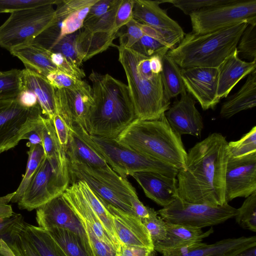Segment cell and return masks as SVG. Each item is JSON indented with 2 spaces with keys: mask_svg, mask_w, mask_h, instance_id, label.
Listing matches in <instances>:
<instances>
[{
  "mask_svg": "<svg viewBox=\"0 0 256 256\" xmlns=\"http://www.w3.org/2000/svg\"><path fill=\"white\" fill-rule=\"evenodd\" d=\"M229 156L228 142L221 134L212 133L196 144L187 152L184 166L176 176L178 198L192 204H226L225 176Z\"/></svg>",
  "mask_w": 256,
  "mask_h": 256,
  "instance_id": "1",
  "label": "cell"
},
{
  "mask_svg": "<svg viewBox=\"0 0 256 256\" xmlns=\"http://www.w3.org/2000/svg\"><path fill=\"white\" fill-rule=\"evenodd\" d=\"M88 78L94 104L86 132L91 136L116 140L136 118L128 86L109 74L93 70Z\"/></svg>",
  "mask_w": 256,
  "mask_h": 256,
  "instance_id": "2",
  "label": "cell"
},
{
  "mask_svg": "<svg viewBox=\"0 0 256 256\" xmlns=\"http://www.w3.org/2000/svg\"><path fill=\"white\" fill-rule=\"evenodd\" d=\"M116 140L127 148L178 170L184 166L187 152L181 136L172 130L164 114L156 120L135 119Z\"/></svg>",
  "mask_w": 256,
  "mask_h": 256,
  "instance_id": "3",
  "label": "cell"
},
{
  "mask_svg": "<svg viewBox=\"0 0 256 256\" xmlns=\"http://www.w3.org/2000/svg\"><path fill=\"white\" fill-rule=\"evenodd\" d=\"M118 48V61L126 75L136 118L142 120L160 118L170 105L160 74L152 72L149 57L122 46H119Z\"/></svg>",
  "mask_w": 256,
  "mask_h": 256,
  "instance_id": "4",
  "label": "cell"
},
{
  "mask_svg": "<svg viewBox=\"0 0 256 256\" xmlns=\"http://www.w3.org/2000/svg\"><path fill=\"white\" fill-rule=\"evenodd\" d=\"M248 24L242 22L202 34L192 32L186 34L166 54L181 69L197 66L218 68L236 50Z\"/></svg>",
  "mask_w": 256,
  "mask_h": 256,
  "instance_id": "5",
  "label": "cell"
},
{
  "mask_svg": "<svg viewBox=\"0 0 256 256\" xmlns=\"http://www.w3.org/2000/svg\"><path fill=\"white\" fill-rule=\"evenodd\" d=\"M70 128L94 149L114 172L123 178L142 172H157L170 178L176 177L178 169L127 148L119 144L116 140L90 135L76 124H72Z\"/></svg>",
  "mask_w": 256,
  "mask_h": 256,
  "instance_id": "6",
  "label": "cell"
},
{
  "mask_svg": "<svg viewBox=\"0 0 256 256\" xmlns=\"http://www.w3.org/2000/svg\"><path fill=\"white\" fill-rule=\"evenodd\" d=\"M68 166L70 184L84 180L106 203L135 216L130 199L138 195L126 178L113 170L108 171L85 164L68 162Z\"/></svg>",
  "mask_w": 256,
  "mask_h": 256,
  "instance_id": "7",
  "label": "cell"
},
{
  "mask_svg": "<svg viewBox=\"0 0 256 256\" xmlns=\"http://www.w3.org/2000/svg\"><path fill=\"white\" fill-rule=\"evenodd\" d=\"M57 24L52 4L12 12L0 26V47L10 52L16 46L30 42Z\"/></svg>",
  "mask_w": 256,
  "mask_h": 256,
  "instance_id": "8",
  "label": "cell"
},
{
  "mask_svg": "<svg viewBox=\"0 0 256 256\" xmlns=\"http://www.w3.org/2000/svg\"><path fill=\"white\" fill-rule=\"evenodd\" d=\"M68 164H61L44 157L18 202L19 208L32 211L62 195L70 185Z\"/></svg>",
  "mask_w": 256,
  "mask_h": 256,
  "instance_id": "9",
  "label": "cell"
},
{
  "mask_svg": "<svg viewBox=\"0 0 256 256\" xmlns=\"http://www.w3.org/2000/svg\"><path fill=\"white\" fill-rule=\"evenodd\" d=\"M189 16L192 32L196 34L212 32L242 22L256 24V0H236Z\"/></svg>",
  "mask_w": 256,
  "mask_h": 256,
  "instance_id": "10",
  "label": "cell"
},
{
  "mask_svg": "<svg viewBox=\"0 0 256 256\" xmlns=\"http://www.w3.org/2000/svg\"><path fill=\"white\" fill-rule=\"evenodd\" d=\"M165 222L202 228L218 225L234 218L237 209L228 203L222 206L184 202L178 198L157 211Z\"/></svg>",
  "mask_w": 256,
  "mask_h": 256,
  "instance_id": "11",
  "label": "cell"
},
{
  "mask_svg": "<svg viewBox=\"0 0 256 256\" xmlns=\"http://www.w3.org/2000/svg\"><path fill=\"white\" fill-rule=\"evenodd\" d=\"M38 104L32 108L22 106L16 98L0 100V154L16 146L24 135L40 121Z\"/></svg>",
  "mask_w": 256,
  "mask_h": 256,
  "instance_id": "12",
  "label": "cell"
},
{
  "mask_svg": "<svg viewBox=\"0 0 256 256\" xmlns=\"http://www.w3.org/2000/svg\"><path fill=\"white\" fill-rule=\"evenodd\" d=\"M256 192V152L240 157L229 156L225 176V198L227 203L247 198Z\"/></svg>",
  "mask_w": 256,
  "mask_h": 256,
  "instance_id": "13",
  "label": "cell"
},
{
  "mask_svg": "<svg viewBox=\"0 0 256 256\" xmlns=\"http://www.w3.org/2000/svg\"><path fill=\"white\" fill-rule=\"evenodd\" d=\"M55 102L56 114L70 128L76 124L86 132L88 118L94 104L92 88L87 82L75 89H55Z\"/></svg>",
  "mask_w": 256,
  "mask_h": 256,
  "instance_id": "14",
  "label": "cell"
},
{
  "mask_svg": "<svg viewBox=\"0 0 256 256\" xmlns=\"http://www.w3.org/2000/svg\"><path fill=\"white\" fill-rule=\"evenodd\" d=\"M181 75L186 92L198 101L204 110L213 108L218 103V68L197 66L183 68L181 69Z\"/></svg>",
  "mask_w": 256,
  "mask_h": 256,
  "instance_id": "15",
  "label": "cell"
},
{
  "mask_svg": "<svg viewBox=\"0 0 256 256\" xmlns=\"http://www.w3.org/2000/svg\"><path fill=\"white\" fill-rule=\"evenodd\" d=\"M36 220L38 226L45 230L55 226L68 230L79 236L90 246L80 219L62 194L38 208Z\"/></svg>",
  "mask_w": 256,
  "mask_h": 256,
  "instance_id": "16",
  "label": "cell"
},
{
  "mask_svg": "<svg viewBox=\"0 0 256 256\" xmlns=\"http://www.w3.org/2000/svg\"><path fill=\"white\" fill-rule=\"evenodd\" d=\"M194 98L188 92L180 94L164 113L172 130L179 135L200 136L204 128L202 116L196 108Z\"/></svg>",
  "mask_w": 256,
  "mask_h": 256,
  "instance_id": "17",
  "label": "cell"
},
{
  "mask_svg": "<svg viewBox=\"0 0 256 256\" xmlns=\"http://www.w3.org/2000/svg\"><path fill=\"white\" fill-rule=\"evenodd\" d=\"M106 204L112 216L115 233L120 244L154 250L150 234L140 218Z\"/></svg>",
  "mask_w": 256,
  "mask_h": 256,
  "instance_id": "18",
  "label": "cell"
},
{
  "mask_svg": "<svg viewBox=\"0 0 256 256\" xmlns=\"http://www.w3.org/2000/svg\"><path fill=\"white\" fill-rule=\"evenodd\" d=\"M62 195L79 218L90 227L96 236L116 251L120 242L106 230L82 192L77 182L71 183Z\"/></svg>",
  "mask_w": 256,
  "mask_h": 256,
  "instance_id": "19",
  "label": "cell"
},
{
  "mask_svg": "<svg viewBox=\"0 0 256 256\" xmlns=\"http://www.w3.org/2000/svg\"><path fill=\"white\" fill-rule=\"evenodd\" d=\"M146 196L163 208L178 198V180L159 173L142 172L131 175Z\"/></svg>",
  "mask_w": 256,
  "mask_h": 256,
  "instance_id": "20",
  "label": "cell"
},
{
  "mask_svg": "<svg viewBox=\"0 0 256 256\" xmlns=\"http://www.w3.org/2000/svg\"><path fill=\"white\" fill-rule=\"evenodd\" d=\"M166 236L164 240L154 244V251L164 254L176 248L202 242L214 232L212 228L204 232L202 228L188 225L166 222Z\"/></svg>",
  "mask_w": 256,
  "mask_h": 256,
  "instance_id": "21",
  "label": "cell"
},
{
  "mask_svg": "<svg viewBox=\"0 0 256 256\" xmlns=\"http://www.w3.org/2000/svg\"><path fill=\"white\" fill-rule=\"evenodd\" d=\"M256 60L245 62L238 56L236 50L218 68V96L220 100L228 96L236 84L256 70Z\"/></svg>",
  "mask_w": 256,
  "mask_h": 256,
  "instance_id": "22",
  "label": "cell"
},
{
  "mask_svg": "<svg viewBox=\"0 0 256 256\" xmlns=\"http://www.w3.org/2000/svg\"><path fill=\"white\" fill-rule=\"evenodd\" d=\"M22 90H29L36 96L42 113L52 120L56 114L55 88L46 77L26 68L22 70Z\"/></svg>",
  "mask_w": 256,
  "mask_h": 256,
  "instance_id": "23",
  "label": "cell"
},
{
  "mask_svg": "<svg viewBox=\"0 0 256 256\" xmlns=\"http://www.w3.org/2000/svg\"><path fill=\"white\" fill-rule=\"evenodd\" d=\"M161 0H134L132 18L136 20L156 28L184 32L177 22L171 18L160 6Z\"/></svg>",
  "mask_w": 256,
  "mask_h": 256,
  "instance_id": "24",
  "label": "cell"
},
{
  "mask_svg": "<svg viewBox=\"0 0 256 256\" xmlns=\"http://www.w3.org/2000/svg\"><path fill=\"white\" fill-rule=\"evenodd\" d=\"M256 246V236H242L224 239L208 244H202L184 254L162 256H234L250 248Z\"/></svg>",
  "mask_w": 256,
  "mask_h": 256,
  "instance_id": "25",
  "label": "cell"
},
{
  "mask_svg": "<svg viewBox=\"0 0 256 256\" xmlns=\"http://www.w3.org/2000/svg\"><path fill=\"white\" fill-rule=\"evenodd\" d=\"M10 54L20 60L26 69L44 77L60 71L52 62L50 51L32 42L16 46L10 51Z\"/></svg>",
  "mask_w": 256,
  "mask_h": 256,
  "instance_id": "26",
  "label": "cell"
},
{
  "mask_svg": "<svg viewBox=\"0 0 256 256\" xmlns=\"http://www.w3.org/2000/svg\"><path fill=\"white\" fill-rule=\"evenodd\" d=\"M256 105V70L248 75L241 88L223 103L220 114L224 118H230L244 110L252 108Z\"/></svg>",
  "mask_w": 256,
  "mask_h": 256,
  "instance_id": "27",
  "label": "cell"
},
{
  "mask_svg": "<svg viewBox=\"0 0 256 256\" xmlns=\"http://www.w3.org/2000/svg\"><path fill=\"white\" fill-rule=\"evenodd\" d=\"M66 152L68 162L112 170L102 158L70 128Z\"/></svg>",
  "mask_w": 256,
  "mask_h": 256,
  "instance_id": "28",
  "label": "cell"
},
{
  "mask_svg": "<svg viewBox=\"0 0 256 256\" xmlns=\"http://www.w3.org/2000/svg\"><path fill=\"white\" fill-rule=\"evenodd\" d=\"M36 128L40 135L46 158L61 164H68L66 153L59 142L52 120L42 116Z\"/></svg>",
  "mask_w": 256,
  "mask_h": 256,
  "instance_id": "29",
  "label": "cell"
},
{
  "mask_svg": "<svg viewBox=\"0 0 256 256\" xmlns=\"http://www.w3.org/2000/svg\"><path fill=\"white\" fill-rule=\"evenodd\" d=\"M46 230L68 256H93L90 246L74 232L56 226Z\"/></svg>",
  "mask_w": 256,
  "mask_h": 256,
  "instance_id": "30",
  "label": "cell"
},
{
  "mask_svg": "<svg viewBox=\"0 0 256 256\" xmlns=\"http://www.w3.org/2000/svg\"><path fill=\"white\" fill-rule=\"evenodd\" d=\"M162 70L160 73L164 90L170 100L186 92L181 75V69L166 54L162 58Z\"/></svg>",
  "mask_w": 256,
  "mask_h": 256,
  "instance_id": "31",
  "label": "cell"
},
{
  "mask_svg": "<svg viewBox=\"0 0 256 256\" xmlns=\"http://www.w3.org/2000/svg\"><path fill=\"white\" fill-rule=\"evenodd\" d=\"M24 229L40 256H68L45 230L26 222Z\"/></svg>",
  "mask_w": 256,
  "mask_h": 256,
  "instance_id": "32",
  "label": "cell"
},
{
  "mask_svg": "<svg viewBox=\"0 0 256 256\" xmlns=\"http://www.w3.org/2000/svg\"><path fill=\"white\" fill-rule=\"evenodd\" d=\"M76 182L82 192L94 210L108 232L115 240L117 239L112 216L102 200L84 180ZM119 242V241H118Z\"/></svg>",
  "mask_w": 256,
  "mask_h": 256,
  "instance_id": "33",
  "label": "cell"
},
{
  "mask_svg": "<svg viewBox=\"0 0 256 256\" xmlns=\"http://www.w3.org/2000/svg\"><path fill=\"white\" fill-rule=\"evenodd\" d=\"M24 222L9 236L2 240L0 244L14 256H40L26 234Z\"/></svg>",
  "mask_w": 256,
  "mask_h": 256,
  "instance_id": "34",
  "label": "cell"
},
{
  "mask_svg": "<svg viewBox=\"0 0 256 256\" xmlns=\"http://www.w3.org/2000/svg\"><path fill=\"white\" fill-rule=\"evenodd\" d=\"M30 147L28 160L25 174L10 202H17L20 200L23 193L30 182L38 169L41 162L45 157V154L42 145H28Z\"/></svg>",
  "mask_w": 256,
  "mask_h": 256,
  "instance_id": "35",
  "label": "cell"
},
{
  "mask_svg": "<svg viewBox=\"0 0 256 256\" xmlns=\"http://www.w3.org/2000/svg\"><path fill=\"white\" fill-rule=\"evenodd\" d=\"M22 70L12 69L0 72V100L16 98L22 90Z\"/></svg>",
  "mask_w": 256,
  "mask_h": 256,
  "instance_id": "36",
  "label": "cell"
},
{
  "mask_svg": "<svg viewBox=\"0 0 256 256\" xmlns=\"http://www.w3.org/2000/svg\"><path fill=\"white\" fill-rule=\"evenodd\" d=\"M234 218L242 228L256 232V192L246 198Z\"/></svg>",
  "mask_w": 256,
  "mask_h": 256,
  "instance_id": "37",
  "label": "cell"
},
{
  "mask_svg": "<svg viewBox=\"0 0 256 256\" xmlns=\"http://www.w3.org/2000/svg\"><path fill=\"white\" fill-rule=\"evenodd\" d=\"M238 57L256 60V24H248L241 35L236 46Z\"/></svg>",
  "mask_w": 256,
  "mask_h": 256,
  "instance_id": "38",
  "label": "cell"
},
{
  "mask_svg": "<svg viewBox=\"0 0 256 256\" xmlns=\"http://www.w3.org/2000/svg\"><path fill=\"white\" fill-rule=\"evenodd\" d=\"M144 35L151 37L169 48H174L186 34L184 32H178L152 27L139 22Z\"/></svg>",
  "mask_w": 256,
  "mask_h": 256,
  "instance_id": "39",
  "label": "cell"
},
{
  "mask_svg": "<svg viewBox=\"0 0 256 256\" xmlns=\"http://www.w3.org/2000/svg\"><path fill=\"white\" fill-rule=\"evenodd\" d=\"M230 156L240 158L256 152V126H254L239 140L228 142Z\"/></svg>",
  "mask_w": 256,
  "mask_h": 256,
  "instance_id": "40",
  "label": "cell"
},
{
  "mask_svg": "<svg viewBox=\"0 0 256 256\" xmlns=\"http://www.w3.org/2000/svg\"><path fill=\"white\" fill-rule=\"evenodd\" d=\"M236 0H168L162 3L169 2L180 9L184 14H190L204 9L232 3Z\"/></svg>",
  "mask_w": 256,
  "mask_h": 256,
  "instance_id": "41",
  "label": "cell"
},
{
  "mask_svg": "<svg viewBox=\"0 0 256 256\" xmlns=\"http://www.w3.org/2000/svg\"><path fill=\"white\" fill-rule=\"evenodd\" d=\"M91 6L85 7L69 15L61 22L62 25L59 30H56L55 25L54 26L57 36L61 37L70 34L82 28Z\"/></svg>",
  "mask_w": 256,
  "mask_h": 256,
  "instance_id": "42",
  "label": "cell"
},
{
  "mask_svg": "<svg viewBox=\"0 0 256 256\" xmlns=\"http://www.w3.org/2000/svg\"><path fill=\"white\" fill-rule=\"evenodd\" d=\"M130 49L149 58L154 55L163 58L170 50L162 44L146 35H144Z\"/></svg>",
  "mask_w": 256,
  "mask_h": 256,
  "instance_id": "43",
  "label": "cell"
},
{
  "mask_svg": "<svg viewBox=\"0 0 256 256\" xmlns=\"http://www.w3.org/2000/svg\"><path fill=\"white\" fill-rule=\"evenodd\" d=\"M122 0H118L116 4L104 14L92 23L82 28L92 32H118L114 28V20L118 8Z\"/></svg>",
  "mask_w": 256,
  "mask_h": 256,
  "instance_id": "44",
  "label": "cell"
},
{
  "mask_svg": "<svg viewBox=\"0 0 256 256\" xmlns=\"http://www.w3.org/2000/svg\"><path fill=\"white\" fill-rule=\"evenodd\" d=\"M150 234L153 244L164 240L166 236V222L152 208L150 216L142 220Z\"/></svg>",
  "mask_w": 256,
  "mask_h": 256,
  "instance_id": "45",
  "label": "cell"
},
{
  "mask_svg": "<svg viewBox=\"0 0 256 256\" xmlns=\"http://www.w3.org/2000/svg\"><path fill=\"white\" fill-rule=\"evenodd\" d=\"M60 0H0V13L14 12L46 4H58Z\"/></svg>",
  "mask_w": 256,
  "mask_h": 256,
  "instance_id": "46",
  "label": "cell"
},
{
  "mask_svg": "<svg viewBox=\"0 0 256 256\" xmlns=\"http://www.w3.org/2000/svg\"><path fill=\"white\" fill-rule=\"evenodd\" d=\"M98 0H62L55 10L57 23L62 22L69 15L86 6H92Z\"/></svg>",
  "mask_w": 256,
  "mask_h": 256,
  "instance_id": "47",
  "label": "cell"
},
{
  "mask_svg": "<svg viewBox=\"0 0 256 256\" xmlns=\"http://www.w3.org/2000/svg\"><path fill=\"white\" fill-rule=\"evenodd\" d=\"M50 58L52 63L62 72L78 80L86 76L84 70L76 66L60 53L50 51Z\"/></svg>",
  "mask_w": 256,
  "mask_h": 256,
  "instance_id": "48",
  "label": "cell"
},
{
  "mask_svg": "<svg viewBox=\"0 0 256 256\" xmlns=\"http://www.w3.org/2000/svg\"><path fill=\"white\" fill-rule=\"evenodd\" d=\"M46 78L55 89H75L83 86L86 81L67 75L60 71L48 74Z\"/></svg>",
  "mask_w": 256,
  "mask_h": 256,
  "instance_id": "49",
  "label": "cell"
},
{
  "mask_svg": "<svg viewBox=\"0 0 256 256\" xmlns=\"http://www.w3.org/2000/svg\"><path fill=\"white\" fill-rule=\"evenodd\" d=\"M124 26L126 32L120 36V46L130 48L144 34L139 22L133 18Z\"/></svg>",
  "mask_w": 256,
  "mask_h": 256,
  "instance_id": "50",
  "label": "cell"
},
{
  "mask_svg": "<svg viewBox=\"0 0 256 256\" xmlns=\"http://www.w3.org/2000/svg\"><path fill=\"white\" fill-rule=\"evenodd\" d=\"M117 2L118 0H98L90 7L88 14L84 20L83 26L89 25L104 14Z\"/></svg>",
  "mask_w": 256,
  "mask_h": 256,
  "instance_id": "51",
  "label": "cell"
},
{
  "mask_svg": "<svg viewBox=\"0 0 256 256\" xmlns=\"http://www.w3.org/2000/svg\"><path fill=\"white\" fill-rule=\"evenodd\" d=\"M134 0H122L118 8L114 28L119 30L132 18Z\"/></svg>",
  "mask_w": 256,
  "mask_h": 256,
  "instance_id": "52",
  "label": "cell"
},
{
  "mask_svg": "<svg viewBox=\"0 0 256 256\" xmlns=\"http://www.w3.org/2000/svg\"><path fill=\"white\" fill-rule=\"evenodd\" d=\"M24 222L22 216L16 213L10 217L0 219V240L10 236Z\"/></svg>",
  "mask_w": 256,
  "mask_h": 256,
  "instance_id": "53",
  "label": "cell"
},
{
  "mask_svg": "<svg viewBox=\"0 0 256 256\" xmlns=\"http://www.w3.org/2000/svg\"><path fill=\"white\" fill-rule=\"evenodd\" d=\"M52 120L59 142L66 152L69 140L70 128L64 120L58 114L54 116Z\"/></svg>",
  "mask_w": 256,
  "mask_h": 256,
  "instance_id": "54",
  "label": "cell"
},
{
  "mask_svg": "<svg viewBox=\"0 0 256 256\" xmlns=\"http://www.w3.org/2000/svg\"><path fill=\"white\" fill-rule=\"evenodd\" d=\"M154 252L146 248L120 244L115 256H154Z\"/></svg>",
  "mask_w": 256,
  "mask_h": 256,
  "instance_id": "55",
  "label": "cell"
},
{
  "mask_svg": "<svg viewBox=\"0 0 256 256\" xmlns=\"http://www.w3.org/2000/svg\"><path fill=\"white\" fill-rule=\"evenodd\" d=\"M130 204L135 216L141 220L150 216L152 208L145 206L140 201L138 196L131 198Z\"/></svg>",
  "mask_w": 256,
  "mask_h": 256,
  "instance_id": "56",
  "label": "cell"
},
{
  "mask_svg": "<svg viewBox=\"0 0 256 256\" xmlns=\"http://www.w3.org/2000/svg\"><path fill=\"white\" fill-rule=\"evenodd\" d=\"M16 99L22 106L26 108H32L38 104L36 95L28 90H21Z\"/></svg>",
  "mask_w": 256,
  "mask_h": 256,
  "instance_id": "57",
  "label": "cell"
},
{
  "mask_svg": "<svg viewBox=\"0 0 256 256\" xmlns=\"http://www.w3.org/2000/svg\"><path fill=\"white\" fill-rule=\"evenodd\" d=\"M14 194V192L0 197V219L10 217L14 214L11 205L8 204Z\"/></svg>",
  "mask_w": 256,
  "mask_h": 256,
  "instance_id": "58",
  "label": "cell"
},
{
  "mask_svg": "<svg viewBox=\"0 0 256 256\" xmlns=\"http://www.w3.org/2000/svg\"><path fill=\"white\" fill-rule=\"evenodd\" d=\"M24 139L28 140L29 143L28 145H42V138L36 126L33 130L28 132L24 135L23 138Z\"/></svg>",
  "mask_w": 256,
  "mask_h": 256,
  "instance_id": "59",
  "label": "cell"
},
{
  "mask_svg": "<svg viewBox=\"0 0 256 256\" xmlns=\"http://www.w3.org/2000/svg\"><path fill=\"white\" fill-rule=\"evenodd\" d=\"M162 58L158 55H154L150 57V68L154 74H159L162 70Z\"/></svg>",
  "mask_w": 256,
  "mask_h": 256,
  "instance_id": "60",
  "label": "cell"
},
{
  "mask_svg": "<svg viewBox=\"0 0 256 256\" xmlns=\"http://www.w3.org/2000/svg\"><path fill=\"white\" fill-rule=\"evenodd\" d=\"M234 256H256V246L247 248Z\"/></svg>",
  "mask_w": 256,
  "mask_h": 256,
  "instance_id": "61",
  "label": "cell"
},
{
  "mask_svg": "<svg viewBox=\"0 0 256 256\" xmlns=\"http://www.w3.org/2000/svg\"><path fill=\"white\" fill-rule=\"evenodd\" d=\"M0 72H1L0 71Z\"/></svg>",
  "mask_w": 256,
  "mask_h": 256,
  "instance_id": "62",
  "label": "cell"
}]
</instances>
